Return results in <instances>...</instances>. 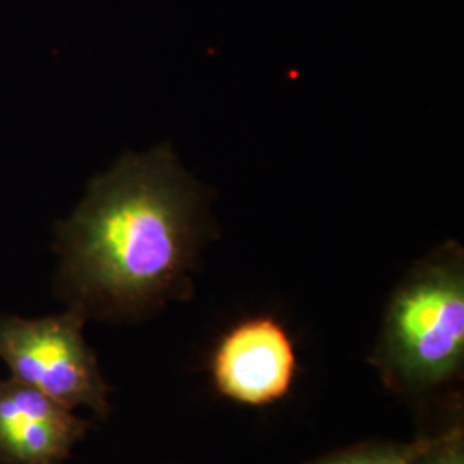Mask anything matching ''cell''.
Returning a JSON list of instances; mask_svg holds the SVG:
<instances>
[{"label": "cell", "instance_id": "cell-7", "mask_svg": "<svg viewBox=\"0 0 464 464\" xmlns=\"http://www.w3.org/2000/svg\"><path fill=\"white\" fill-rule=\"evenodd\" d=\"M411 464H464L463 423L456 421L448 430L430 435Z\"/></svg>", "mask_w": 464, "mask_h": 464}, {"label": "cell", "instance_id": "cell-4", "mask_svg": "<svg viewBox=\"0 0 464 464\" xmlns=\"http://www.w3.org/2000/svg\"><path fill=\"white\" fill-rule=\"evenodd\" d=\"M291 335L270 315L237 322L217 343L210 373L217 392L245 406H266L285 398L296 377Z\"/></svg>", "mask_w": 464, "mask_h": 464}, {"label": "cell", "instance_id": "cell-1", "mask_svg": "<svg viewBox=\"0 0 464 464\" xmlns=\"http://www.w3.org/2000/svg\"><path fill=\"white\" fill-rule=\"evenodd\" d=\"M207 193L169 145L124 153L57 224L53 295L86 320L114 324L189 298L216 229Z\"/></svg>", "mask_w": 464, "mask_h": 464}, {"label": "cell", "instance_id": "cell-6", "mask_svg": "<svg viewBox=\"0 0 464 464\" xmlns=\"http://www.w3.org/2000/svg\"><path fill=\"white\" fill-rule=\"evenodd\" d=\"M429 437H420L410 442L366 440L332 450L304 464H411L427 446Z\"/></svg>", "mask_w": 464, "mask_h": 464}, {"label": "cell", "instance_id": "cell-3", "mask_svg": "<svg viewBox=\"0 0 464 464\" xmlns=\"http://www.w3.org/2000/svg\"><path fill=\"white\" fill-rule=\"evenodd\" d=\"M86 318L66 308L59 315L23 318L0 314V360L11 377L69 410L111 413V387L84 337Z\"/></svg>", "mask_w": 464, "mask_h": 464}, {"label": "cell", "instance_id": "cell-5", "mask_svg": "<svg viewBox=\"0 0 464 464\" xmlns=\"http://www.w3.org/2000/svg\"><path fill=\"white\" fill-rule=\"evenodd\" d=\"M90 430L72 410L16 381H0V464H66Z\"/></svg>", "mask_w": 464, "mask_h": 464}, {"label": "cell", "instance_id": "cell-2", "mask_svg": "<svg viewBox=\"0 0 464 464\" xmlns=\"http://www.w3.org/2000/svg\"><path fill=\"white\" fill-rule=\"evenodd\" d=\"M370 363L399 398L431 396L464 366V251L448 241L420 258L392 291Z\"/></svg>", "mask_w": 464, "mask_h": 464}]
</instances>
